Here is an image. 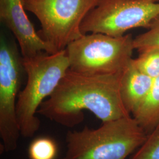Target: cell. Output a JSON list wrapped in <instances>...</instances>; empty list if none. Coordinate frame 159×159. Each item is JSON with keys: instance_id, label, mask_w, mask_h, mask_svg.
I'll return each mask as SVG.
<instances>
[{"instance_id": "obj_9", "label": "cell", "mask_w": 159, "mask_h": 159, "mask_svg": "<svg viewBox=\"0 0 159 159\" xmlns=\"http://www.w3.org/2000/svg\"><path fill=\"white\" fill-rule=\"evenodd\" d=\"M153 80L137 67L133 58L121 73L120 94L125 108L131 115L146 99Z\"/></svg>"}, {"instance_id": "obj_6", "label": "cell", "mask_w": 159, "mask_h": 159, "mask_svg": "<svg viewBox=\"0 0 159 159\" xmlns=\"http://www.w3.org/2000/svg\"><path fill=\"white\" fill-rule=\"evenodd\" d=\"M159 14V2L146 0H101L87 15L81 31L117 37L137 27L148 29Z\"/></svg>"}, {"instance_id": "obj_2", "label": "cell", "mask_w": 159, "mask_h": 159, "mask_svg": "<svg viewBox=\"0 0 159 159\" xmlns=\"http://www.w3.org/2000/svg\"><path fill=\"white\" fill-rule=\"evenodd\" d=\"M148 134L131 116L68 131L67 150L60 159H125L146 141Z\"/></svg>"}, {"instance_id": "obj_14", "label": "cell", "mask_w": 159, "mask_h": 159, "mask_svg": "<svg viewBox=\"0 0 159 159\" xmlns=\"http://www.w3.org/2000/svg\"><path fill=\"white\" fill-rule=\"evenodd\" d=\"M134 47L139 52L159 47V14L152 21L148 31L139 35L134 39Z\"/></svg>"}, {"instance_id": "obj_13", "label": "cell", "mask_w": 159, "mask_h": 159, "mask_svg": "<svg viewBox=\"0 0 159 159\" xmlns=\"http://www.w3.org/2000/svg\"><path fill=\"white\" fill-rule=\"evenodd\" d=\"M129 159H159V123Z\"/></svg>"}, {"instance_id": "obj_3", "label": "cell", "mask_w": 159, "mask_h": 159, "mask_svg": "<svg viewBox=\"0 0 159 159\" xmlns=\"http://www.w3.org/2000/svg\"><path fill=\"white\" fill-rule=\"evenodd\" d=\"M23 63L27 80L17 98L16 115L21 136L30 138L40 129L36 114L41 104L55 90L70 64L66 49L23 58Z\"/></svg>"}, {"instance_id": "obj_8", "label": "cell", "mask_w": 159, "mask_h": 159, "mask_svg": "<svg viewBox=\"0 0 159 159\" xmlns=\"http://www.w3.org/2000/svg\"><path fill=\"white\" fill-rule=\"evenodd\" d=\"M23 0H0V20L17 39L23 58L41 52L55 53L52 46L42 39L27 17Z\"/></svg>"}, {"instance_id": "obj_5", "label": "cell", "mask_w": 159, "mask_h": 159, "mask_svg": "<svg viewBox=\"0 0 159 159\" xmlns=\"http://www.w3.org/2000/svg\"><path fill=\"white\" fill-rule=\"evenodd\" d=\"M101 0H23L26 11L37 17L41 25L42 39L57 51L82 37L81 25Z\"/></svg>"}, {"instance_id": "obj_11", "label": "cell", "mask_w": 159, "mask_h": 159, "mask_svg": "<svg viewBox=\"0 0 159 159\" xmlns=\"http://www.w3.org/2000/svg\"><path fill=\"white\" fill-rule=\"evenodd\" d=\"M134 61L143 73L154 79L159 75V47H153L139 52Z\"/></svg>"}, {"instance_id": "obj_10", "label": "cell", "mask_w": 159, "mask_h": 159, "mask_svg": "<svg viewBox=\"0 0 159 159\" xmlns=\"http://www.w3.org/2000/svg\"><path fill=\"white\" fill-rule=\"evenodd\" d=\"M132 117L148 134L159 123V75L154 78L146 99Z\"/></svg>"}, {"instance_id": "obj_4", "label": "cell", "mask_w": 159, "mask_h": 159, "mask_svg": "<svg viewBox=\"0 0 159 159\" xmlns=\"http://www.w3.org/2000/svg\"><path fill=\"white\" fill-rule=\"evenodd\" d=\"M133 50L131 34L114 37L102 33L83 35L66 48L69 70L90 75L121 73L132 59Z\"/></svg>"}, {"instance_id": "obj_7", "label": "cell", "mask_w": 159, "mask_h": 159, "mask_svg": "<svg viewBox=\"0 0 159 159\" xmlns=\"http://www.w3.org/2000/svg\"><path fill=\"white\" fill-rule=\"evenodd\" d=\"M23 58L16 46L1 39L0 44V137L1 150L17 149L21 136L16 115L17 97L21 83Z\"/></svg>"}, {"instance_id": "obj_15", "label": "cell", "mask_w": 159, "mask_h": 159, "mask_svg": "<svg viewBox=\"0 0 159 159\" xmlns=\"http://www.w3.org/2000/svg\"><path fill=\"white\" fill-rule=\"evenodd\" d=\"M146 1H152V2H159V0H146Z\"/></svg>"}, {"instance_id": "obj_1", "label": "cell", "mask_w": 159, "mask_h": 159, "mask_svg": "<svg viewBox=\"0 0 159 159\" xmlns=\"http://www.w3.org/2000/svg\"><path fill=\"white\" fill-rule=\"evenodd\" d=\"M121 74L90 75L68 70L37 113L69 128L84 121L85 110L102 123L130 116L120 94Z\"/></svg>"}, {"instance_id": "obj_12", "label": "cell", "mask_w": 159, "mask_h": 159, "mask_svg": "<svg viewBox=\"0 0 159 159\" xmlns=\"http://www.w3.org/2000/svg\"><path fill=\"white\" fill-rule=\"evenodd\" d=\"M56 143L48 137H39L31 143L29 148L30 159H55L57 155Z\"/></svg>"}]
</instances>
